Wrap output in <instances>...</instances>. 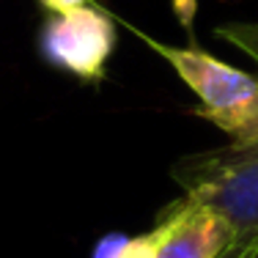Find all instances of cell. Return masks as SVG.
<instances>
[{"label":"cell","mask_w":258,"mask_h":258,"mask_svg":"<svg viewBox=\"0 0 258 258\" xmlns=\"http://www.w3.org/2000/svg\"><path fill=\"white\" fill-rule=\"evenodd\" d=\"M170 179L184 198L220 214L236 242H258V140L187 154L173 162Z\"/></svg>","instance_id":"2"},{"label":"cell","mask_w":258,"mask_h":258,"mask_svg":"<svg viewBox=\"0 0 258 258\" xmlns=\"http://www.w3.org/2000/svg\"><path fill=\"white\" fill-rule=\"evenodd\" d=\"M50 14H63V11H75L83 9V6H91L94 0H39Z\"/></svg>","instance_id":"6"},{"label":"cell","mask_w":258,"mask_h":258,"mask_svg":"<svg viewBox=\"0 0 258 258\" xmlns=\"http://www.w3.org/2000/svg\"><path fill=\"white\" fill-rule=\"evenodd\" d=\"M149 242L151 258H223L236 236L220 214L181 195L162 209Z\"/></svg>","instance_id":"4"},{"label":"cell","mask_w":258,"mask_h":258,"mask_svg":"<svg viewBox=\"0 0 258 258\" xmlns=\"http://www.w3.org/2000/svg\"><path fill=\"white\" fill-rule=\"evenodd\" d=\"M126 28L154 50L168 66L181 77V83L198 99L195 113L223 129L233 143L258 140V77L214 58L201 47H173L159 39H151L140 28Z\"/></svg>","instance_id":"1"},{"label":"cell","mask_w":258,"mask_h":258,"mask_svg":"<svg viewBox=\"0 0 258 258\" xmlns=\"http://www.w3.org/2000/svg\"><path fill=\"white\" fill-rule=\"evenodd\" d=\"M214 36L223 39L225 44H231L233 50H239L242 55H247L253 63H258V20L253 22H223L214 28Z\"/></svg>","instance_id":"5"},{"label":"cell","mask_w":258,"mask_h":258,"mask_svg":"<svg viewBox=\"0 0 258 258\" xmlns=\"http://www.w3.org/2000/svg\"><path fill=\"white\" fill-rule=\"evenodd\" d=\"M115 22L107 11L83 6L75 11L52 14L39 36L44 60L85 83H102L115 50Z\"/></svg>","instance_id":"3"},{"label":"cell","mask_w":258,"mask_h":258,"mask_svg":"<svg viewBox=\"0 0 258 258\" xmlns=\"http://www.w3.org/2000/svg\"><path fill=\"white\" fill-rule=\"evenodd\" d=\"M223 258H258V242H236Z\"/></svg>","instance_id":"7"}]
</instances>
